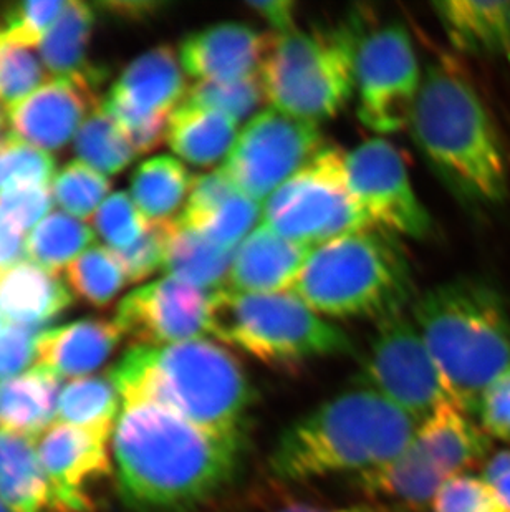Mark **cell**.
I'll use <instances>...</instances> for the list:
<instances>
[{"mask_svg": "<svg viewBox=\"0 0 510 512\" xmlns=\"http://www.w3.org/2000/svg\"><path fill=\"white\" fill-rule=\"evenodd\" d=\"M116 479L136 512H186L236 476L244 440L212 435L154 401L123 403L113 433Z\"/></svg>", "mask_w": 510, "mask_h": 512, "instance_id": "6da1fadb", "label": "cell"}, {"mask_svg": "<svg viewBox=\"0 0 510 512\" xmlns=\"http://www.w3.org/2000/svg\"><path fill=\"white\" fill-rule=\"evenodd\" d=\"M414 143L444 186L474 208L501 206L509 194V165L501 135L476 85L453 58L423 68L409 121Z\"/></svg>", "mask_w": 510, "mask_h": 512, "instance_id": "7a4b0ae2", "label": "cell"}, {"mask_svg": "<svg viewBox=\"0 0 510 512\" xmlns=\"http://www.w3.org/2000/svg\"><path fill=\"white\" fill-rule=\"evenodd\" d=\"M111 380L123 403L154 401L212 435L244 440L254 390L239 360L219 343L136 345Z\"/></svg>", "mask_w": 510, "mask_h": 512, "instance_id": "3957f363", "label": "cell"}, {"mask_svg": "<svg viewBox=\"0 0 510 512\" xmlns=\"http://www.w3.org/2000/svg\"><path fill=\"white\" fill-rule=\"evenodd\" d=\"M418 425L375 390L345 392L282 431L270 455V471L284 483L343 473L360 476L400 455Z\"/></svg>", "mask_w": 510, "mask_h": 512, "instance_id": "277c9868", "label": "cell"}, {"mask_svg": "<svg viewBox=\"0 0 510 512\" xmlns=\"http://www.w3.org/2000/svg\"><path fill=\"white\" fill-rule=\"evenodd\" d=\"M409 315L454 401L476 415L482 393L510 368V307L504 295L481 279H453L416 295Z\"/></svg>", "mask_w": 510, "mask_h": 512, "instance_id": "5b68a950", "label": "cell"}, {"mask_svg": "<svg viewBox=\"0 0 510 512\" xmlns=\"http://www.w3.org/2000/svg\"><path fill=\"white\" fill-rule=\"evenodd\" d=\"M292 292L322 317L376 324L405 314L418 295L400 241L376 228L313 247Z\"/></svg>", "mask_w": 510, "mask_h": 512, "instance_id": "8992f818", "label": "cell"}, {"mask_svg": "<svg viewBox=\"0 0 510 512\" xmlns=\"http://www.w3.org/2000/svg\"><path fill=\"white\" fill-rule=\"evenodd\" d=\"M360 15L330 29L270 35L259 77L265 102L308 123L332 120L355 93V67L366 34Z\"/></svg>", "mask_w": 510, "mask_h": 512, "instance_id": "52a82bcc", "label": "cell"}, {"mask_svg": "<svg viewBox=\"0 0 510 512\" xmlns=\"http://www.w3.org/2000/svg\"><path fill=\"white\" fill-rule=\"evenodd\" d=\"M209 335L275 367L353 352L350 337L294 292L247 294L227 287L212 292Z\"/></svg>", "mask_w": 510, "mask_h": 512, "instance_id": "ba28073f", "label": "cell"}, {"mask_svg": "<svg viewBox=\"0 0 510 512\" xmlns=\"http://www.w3.org/2000/svg\"><path fill=\"white\" fill-rule=\"evenodd\" d=\"M491 448L489 436L466 411L448 401L419 423L405 450L381 468L360 474L373 498L408 509H423L446 481L466 473Z\"/></svg>", "mask_w": 510, "mask_h": 512, "instance_id": "9c48e42d", "label": "cell"}, {"mask_svg": "<svg viewBox=\"0 0 510 512\" xmlns=\"http://www.w3.org/2000/svg\"><path fill=\"white\" fill-rule=\"evenodd\" d=\"M345 156L335 146H323L262 204L260 224L312 249L373 228L348 183Z\"/></svg>", "mask_w": 510, "mask_h": 512, "instance_id": "30bf717a", "label": "cell"}, {"mask_svg": "<svg viewBox=\"0 0 510 512\" xmlns=\"http://www.w3.org/2000/svg\"><path fill=\"white\" fill-rule=\"evenodd\" d=\"M361 372L366 388L380 393L418 423L444 403H456L411 315H393L376 324Z\"/></svg>", "mask_w": 510, "mask_h": 512, "instance_id": "8fae6325", "label": "cell"}, {"mask_svg": "<svg viewBox=\"0 0 510 512\" xmlns=\"http://www.w3.org/2000/svg\"><path fill=\"white\" fill-rule=\"evenodd\" d=\"M423 83V70L405 25L366 30L357 52L358 120L375 133L408 128Z\"/></svg>", "mask_w": 510, "mask_h": 512, "instance_id": "7c38bea8", "label": "cell"}, {"mask_svg": "<svg viewBox=\"0 0 510 512\" xmlns=\"http://www.w3.org/2000/svg\"><path fill=\"white\" fill-rule=\"evenodd\" d=\"M322 148L318 125L267 108L239 131L222 171L241 193L264 204Z\"/></svg>", "mask_w": 510, "mask_h": 512, "instance_id": "4fadbf2b", "label": "cell"}, {"mask_svg": "<svg viewBox=\"0 0 510 512\" xmlns=\"http://www.w3.org/2000/svg\"><path fill=\"white\" fill-rule=\"evenodd\" d=\"M188 88L178 55L161 45L136 58L111 88L103 110L120 125L136 155L156 150L168 135L169 116Z\"/></svg>", "mask_w": 510, "mask_h": 512, "instance_id": "5bb4252c", "label": "cell"}, {"mask_svg": "<svg viewBox=\"0 0 510 512\" xmlns=\"http://www.w3.org/2000/svg\"><path fill=\"white\" fill-rule=\"evenodd\" d=\"M348 183L371 226L393 236L424 239L433 219L409 178L400 150L383 138L363 141L345 156Z\"/></svg>", "mask_w": 510, "mask_h": 512, "instance_id": "9a60e30c", "label": "cell"}, {"mask_svg": "<svg viewBox=\"0 0 510 512\" xmlns=\"http://www.w3.org/2000/svg\"><path fill=\"white\" fill-rule=\"evenodd\" d=\"M209 322L211 294L169 276L126 295L115 320L121 334L145 347L207 339Z\"/></svg>", "mask_w": 510, "mask_h": 512, "instance_id": "2e32d148", "label": "cell"}, {"mask_svg": "<svg viewBox=\"0 0 510 512\" xmlns=\"http://www.w3.org/2000/svg\"><path fill=\"white\" fill-rule=\"evenodd\" d=\"M113 433L53 423L37 441L40 461L60 512H90V491L113 474L108 443Z\"/></svg>", "mask_w": 510, "mask_h": 512, "instance_id": "e0dca14e", "label": "cell"}, {"mask_svg": "<svg viewBox=\"0 0 510 512\" xmlns=\"http://www.w3.org/2000/svg\"><path fill=\"white\" fill-rule=\"evenodd\" d=\"M97 85L85 78L55 77L30 97L9 108L14 136L40 150H60L77 130L85 115L98 108Z\"/></svg>", "mask_w": 510, "mask_h": 512, "instance_id": "ac0fdd59", "label": "cell"}, {"mask_svg": "<svg viewBox=\"0 0 510 512\" xmlns=\"http://www.w3.org/2000/svg\"><path fill=\"white\" fill-rule=\"evenodd\" d=\"M270 35L241 22L211 25L188 35L179 49L184 73L196 83L234 82L259 75Z\"/></svg>", "mask_w": 510, "mask_h": 512, "instance_id": "d6986e66", "label": "cell"}, {"mask_svg": "<svg viewBox=\"0 0 510 512\" xmlns=\"http://www.w3.org/2000/svg\"><path fill=\"white\" fill-rule=\"evenodd\" d=\"M310 251L259 224L236 247L226 287L247 294L292 292Z\"/></svg>", "mask_w": 510, "mask_h": 512, "instance_id": "ffe728a7", "label": "cell"}, {"mask_svg": "<svg viewBox=\"0 0 510 512\" xmlns=\"http://www.w3.org/2000/svg\"><path fill=\"white\" fill-rule=\"evenodd\" d=\"M72 304L57 272L22 262L0 274V314L7 324L39 330Z\"/></svg>", "mask_w": 510, "mask_h": 512, "instance_id": "44dd1931", "label": "cell"}, {"mask_svg": "<svg viewBox=\"0 0 510 512\" xmlns=\"http://www.w3.org/2000/svg\"><path fill=\"white\" fill-rule=\"evenodd\" d=\"M433 9L454 49L510 62V0H448Z\"/></svg>", "mask_w": 510, "mask_h": 512, "instance_id": "7402d4cb", "label": "cell"}, {"mask_svg": "<svg viewBox=\"0 0 510 512\" xmlns=\"http://www.w3.org/2000/svg\"><path fill=\"white\" fill-rule=\"evenodd\" d=\"M118 325L103 319H85L47 330L37 337L39 365L58 377H78L97 370L121 340Z\"/></svg>", "mask_w": 510, "mask_h": 512, "instance_id": "603a6c76", "label": "cell"}, {"mask_svg": "<svg viewBox=\"0 0 510 512\" xmlns=\"http://www.w3.org/2000/svg\"><path fill=\"white\" fill-rule=\"evenodd\" d=\"M0 499L10 512H60L35 438L0 431Z\"/></svg>", "mask_w": 510, "mask_h": 512, "instance_id": "cb8c5ba5", "label": "cell"}, {"mask_svg": "<svg viewBox=\"0 0 510 512\" xmlns=\"http://www.w3.org/2000/svg\"><path fill=\"white\" fill-rule=\"evenodd\" d=\"M239 135V121L226 113L183 100L169 116L168 140L173 153L194 166L226 160Z\"/></svg>", "mask_w": 510, "mask_h": 512, "instance_id": "d4e9b609", "label": "cell"}, {"mask_svg": "<svg viewBox=\"0 0 510 512\" xmlns=\"http://www.w3.org/2000/svg\"><path fill=\"white\" fill-rule=\"evenodd\" d=\"M60 377L44 365L0 382V431L35 438L57 416Z\"/></svg>", "mask_w": 510, "mask_h": 512, "instance_id": "484cf974", "label": "cell"}, {"mask_svg": "<svg viewBox=\"0 0 510 512\" xmlns=\"http://www.w3.org/2000/svg\"><path fill=\"white\" fill-rule=\"evenodd\" d=\"M234 251L217 246L198 231L186 228L178 218L171 221L163 271L212 294L226 287Z\"/></svg>", "mask_w": 510, "mask_h": 512, "instance_id": "4316f807", "label": "cell"}, {"mask_svg": "<svg viewBox=\"0 0 510 512\" xmlns=\"http://www.w3.org/2000/svg\"><path fill=\"white\" fill-rule=\"evenodd\" d=\"M95 14L85 2H67L57 22L47 32L40 52L42 60L55 77L85 78L100 85L103 73L87 60V47L92 35Z\"/></svg>", "mask_w": 510, "mask_h": 512, "instance_id": "83f0119b", "label": "cell"}, {"mask_svg": "<svg viewBox=\"0 0 510 512\" xmlns=\"http://www.w3.org/2000/svg\"><path fill=\"white\" fill-rule=\"evenodd\" d=\"M194 178L173 156L145 161L131 179V196L148 221H168L188 201Z\"/></svg>", "mask_w": 510, "mask_h": 512, "instance_id": "f1b7e54d", "label": "cell"}, {"mask_svg": "<svg viewBox=\"0 0 510 512\" xmlns=\"http://www.w3.org/2000/svg\"><path fill=\"white\" fill-rule=\"evenodd\" d=\"M178 221L217 246L236 251V247L262 223V204L236 189L203 211H183Z\"/></svg>", "mask_w": 510, "mask_h": 512, "instance_id": "f546056e", "label": "cell"}, {"mask_svg": "<svg viewBox=\"0 0 510 512\" xmlns=\"http://www.w3.org/2000/svg\"><path fill=\"white\" fill-rule=\"evenodd\" d=\"M120 393L113 380L78 378L63 388L58 398L60 423L115 433Z\"/></svg>", "mask_w": 510, "mask_h": 512, "instance_id": "4dcf8cb0", "label": "cell"}, {"mask_svg": "<svg viewBox=\"0 0 510 512\" xmlns=\"http://www.w3.org/2000/svg\"><path fill=\"white\" fill-rule=\"evenodd\" d=\"M93 239L95 234L87 224L57 211L32 231L27 239V256L37 266L58 272L77 261Z\"/></svg>", "mask_w": 510, "mask_h": 512, "instance_id": "1f68e13d", "label": "cell"}, {"mask_svg": "<svg viewBox=\"0 0 510 512\" xmlns=\"http://www.w3.org/2000/svg\"><path fill=\"white\" fill-rule=\"evenodd\" d=\"M75 150L85 165L106 174L120 173L130 166L136 156L120 125L103 107L90 113L78 130Z\"/></svg>", "mask_w": 510, "mask_h": 512, "instance_id": "d6a6232c", "label": "cell"}, {"mask_svg": "<svg viewBox=\"0 0 510 512\" xmlns=\"http://www.w3.org/2000/svg\"><path fill=\"white\" fill-rule=\"evenodd\" d=\"M67 281L87 304L106 307L120 294L128 279L113 251L92 247L67 267Z\"/></svg>", "mask_w": 510, "mask_h": 512, "instance_id": "836d02e7", "label": "cell"}, {"mask_svg": "<svg viewBox=\"0 0 510 512\" xmlns=\"http://www.w3.org/2000/svg\"><path fill=\"white\" fill-rule=\"evenodd\" d=\"M184 100L226 113L241 123L257 115L255 110L265 102V93L259 75H254L234 82L194 83Z\"/></svg>", "mask_w": 510, "mask_h": 512, "instance_id": "e575fe53", "label": "cell"}, {"mask_svg": "<svg viewBox=\"0 0 510 512\" xmlns=\"http://www.w3.org/2000/svg\"><path fill=\"white\" fill-rule=\"evenodd\" d=\"M55 173L52 156L17 136L0 140V191L49 186Z\"/></svg>", "mask_w": 510, "mask_h": 512, "instance_id": "d590c367", "label": "cell"}, {"mask_svg": "<svg viewBox=\"0 0 510 512\" xmlns=\"http://www.w3.org/2000/svg\"><path fill=\"white\" fill-rule=\"evenodd\" d=\"M110 191V181L82 161H72L53 179V198L77 218H90Z\"/></svg>", "mask_w": 510, "mask_h": 512, "instance_id": "8d00e7d4", "label": "cell"}, {"mask_svg": "<svg viewBox=\"0 0 510 512\" xmlns=\"http://www.w3.org/2000/svg\"><path fill=\"white\" fill-rule=\"evenodd\" d=\"M44 68L29 47L0 37V103L14 107L44 85Z\"/></svg>", "mask_w": 510, "mask_h": 512, "instance_id": "74e56055", "label": "cell"}, {"mask_svg": "<svg viewBox=\"0 0 510 512\" xmlns=\"http://www.w3.org/2000/svg\"><path fill=\"white\" fill-rule=\"evenodd\" d=\"M93 223L113 252L125 251L136 244L150 226V221L126 193H116L106 199Z\"/></svg>", "mask_w": 510, "mask_h": 512, "instance_id": "f35d334b", "label": "cell"}, {"mask_svg": "<svg viewBox=\"0 0 510 512\" xmlns=\"http://www.w3.org/2000/svg\"><path fill=\"white\" fill-rule=\"evenodd\" d=\"M67 2H24L10 7L4 15V24L0 25V37L22 45L42 44L45 35L57 22Z\"/></svg>", "mask_w": 510, "mask_h": 512, "instance_id": "ab89813d", "label": "cell"}, {"mask_svg": "<svg viewBox=\"0 0 510 512\" xmlns=\"http://www.w3.org/2000/svg\"><path fill=\"white\" fill-rule=\"evenodd\" d=\"M433 512H506L484 479L461 473L441 486L433 503Z\"/></svg>", "mask_w": 510, "mask_h": 512, "instance_id": "60d3db41", "label": "cell"}, {"mask_svg": "<svg viewBox=\"0 0 510 512\" xmlns=\"http://www.w3.org/2000/svg\"><path fill=\"white\" fill-rule=\"evenodd\" d=\"M171 221H150L140 241L125 251L113 252L123 266L128 282H140L163 269Z\"/></svg>", "mask_w": 510, "mask_h": 512, "instance_id": "b9f144b4", "label": "cell"}, {"mask_svg": "<svg viewBox=\"0 0 510 512\" xmlns=\"http://www.w3.org/2000/svg\"><path fill=\"white\" fill-rule=\"evenodd\" d=\"M476 416L489 438L510 443V368L482 393Z\"/></svg>", "mask_w": 510, "mask_h": 512, "instance_id": "7bdbcfd3", "label": "cell"}, {"mask_svg": "<svg viewBox=\"0 0 510 512\" xmlns=\"http://www.w3.org/2000/svg\"><path fill=\"white\" fill-rule=\"evenodd\" d=\"M52 196L49 186L7 189L0 191V208L27 232L49 213Z\"/></svg>", "mask_w": 510, "mask_h": 512, "instance_id": "ee69618b", "label": "cell"}, {"mask_svg": "<svg viewBox=\"0 0 510 512\" xmlns=\"http://www.w3.org/2000/svg\"><path fill=\"white\" fill-rule=\"evenodd\" d=\"M37 330L7 324L0 330V382L17 377L37 355Z\"/></svg>", "mask_w": 510, "mask_h": 512, "instance_id": "f6af8a7d", "label": "cell"}, {"mask_svg": "<svg viewBox=\"0 0 510 512\" xmlns=\"http://www.w3.org/2000/svg\"><path fill=\"white\" fill-rule=\"evenodd\" d=\"M27 254L25 231L0 208V274L19 264Z\"/></svg>", "mask_w": 510, "mask_h": 512, "instance_id": "bcb514c9", "label": "cell"}, {"mask_svg": "<svg viewBox=\"0 0 510 512\" xmlns=\"http://www.w3.org/2000/svg\"><path fill=\"white\" fill-rule=\"evenodd\" d=\"M482 479L491 488L497 501L510 512V450H501L487 458Z\"/></svg>", "mask_w": 510, "mask_h": 512, "instance_id": "7dc6e473", "label": "cell"}, {"mask_svg": "<svg viewBox=\"0 0 510 512\" xmlns=\"http://www.w3.org/2000/svg\"><path fill=\"white\" fill-rule=\"evenodd\" d=\"M247 7L277 30V34H287L295 27L297 4L292 0H267V2H247Z\"/></svg>", "mask_w": 510, "mask_h": 512, "instance_id": "c3c4849f", "label": "cell"}, {"mask_svg": "<svg viewBox=\"0 0 510 512\" xmlns=\"http://www.w3.org/2000/svg\"><path fill=\"white\" fill-rule=\"evenodd\" d=\"M108 9L113 10L116 15L121 17H133V19H141V17H150L154 10L161 7V4L156 2H113V4H106Z\"/></svg>", "mask_w": 510, "mask_h": 512, "instance_id": "681fc988", "label": "cell"}, {"mask_svg": "<svg viewBox=\"0 0 510 512\" xmlns=\"http://www.w3.org/2000/svg\"><path fill=\"white\" fill-rule=\"evenodd\" d=\"M279 512H376L375 509L365 508V506H353V508H322V506H312V504H294L289 508L280 509Z\"/></svg>", "mask_w": 510, "mask_h": 512, "instance_id": "f907efd6", "label": "cell"}, {"mask_svg": "<svg viewBox=\"0 0 510 512\" xmlns=\"http://www.w3.org/2000/svg\"><path fill=\"white\" fill-rule=\"evenodd\" d=\"M5 128V115H4V105L0 103V135H2V131H4ZM2 138H5V136H0V140Z\"/></svg>", "mask_w": 510, "mask_h": 512, "instance_id": "816d5d0a", "label": "cell"}, {"mask_svg": "<svg viewBox=\"0 0 510 512\" xmlns=\"http://www.w3.org/2000/svg\"><path fill=\"white\" fill-rule=\"evenodd\" d=\"M0 512H10L9 509H7V506L2 503V499H0Z\"/></svg>", "mask_w": 510, "mask_h": 512, "instance_id": "f5cc1de1", "label": "cell"}, {"mask_svg": "<svg viewBox=\"0 0 510 512\" xmlns=\"http://www.w3.org/2000/svg\"><path fill=\"white\" fill-rule=\"evenodd\" d=\"M5 325H7V322H5L4 317L0 314V330L4 329Z\"/></svg>", "mask_w": 510, "mask_h": 512, "instance_id": "db71d44e", "label": "cell"}]
</instances>
